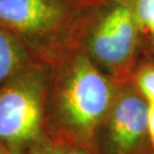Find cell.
<instances>
[{
	"label": "cell",
	"instance_id": "6da1fadb",
	"mask_svg": "<svg viewBox=\"0 0 154 154\" xmlns=\"http://www.w3.org/2000/svg\"><path fill=\"white\" fill-rule=\"evenodd\" d=\"M112 105V87L91 62L79 57L62 93V111L67 123L80 132H90Z\"/></svg>",
	"mask_w": 154,
	"mask_h": 154
},
{
	"label": "cell",
	"instance_id": "7a4b0ae2",
	"mask_svg": "<svg viewBox=\"0 0 154 154\" xmlns=\"http://www.w3.org/2000/svg\"><path fill=\"white\" fill-rule=\"evenodd\" d=\"M41 116V86L35 75H21L0 89V140L20 145L34 139Z\"/></svg>",
	"mask_w": 154,
	"mask_h": 154
},
{
	"label": "cell",
	"instance_id": "3957f363",
	"mask_svg": "<svg viewBox=\"0 0 154 154\" xmlns=\"http://www.w3.org/2000/svg\"><path fill=\"white\" fill-rule=\"evenodd\" d=\"M135 13L125 5L111 8L100 17L90 35V49L100 62L116 66L129 60L137 40Z\"/></svg>",
	"mask_w": 154,
	"mask_h": 154
},
{
	"label": "cell",
	"instance_id": "277c9868",
	"mask_svg": "<svg viewBox=\"0 0 154 154\" xmlns=\"http://www.w3.org/2000/svg\"><path fill=\"white\" fill-rule=\"evenodd\" d=\"M65 16L61 0H0V28L15 34L49 33L61 26Z\"/></svg>",
	"mask_w": 154,
	"mask_h": 154
},
{
	"label": "cell",
	"instance_id": "5b68a950",
	"mask_svg": "<svg viewBox=\"0 0 154 154\" xmlns=\"http://www.w3.org/2000/svg\"><path fill=\"white\" fill-rule=\"evenodd\" d=\"M149 102L135 93L121 95L113 104L110 140L116 154H131L147 134Z\"/></svg>",
	"mask_w": 154,
	"mask_h": 154
},
{
	"label": "cell",
	"instance_id": "8992f818",
	"mask_svg": "<svg viewBox=\"0 0 154 154\" xmlns=\"http://www.w3.org/2000/svg\"><path fill=\"white\" fill-rule=\"evenodd\" d=\"M24 56V48L16 34L0 28V82L18 71Z\"/></svg>",
	"mask_w": 154,
	"mask_h": 154
},
{
	"label": "cell",
	"instance_id": "52a82bcc",
	"mask_svg": "<svg viewBox=\"0 0 154 154\" xmlns=\"http://www.w3.org/2000/svg\"><path fill=\"white\" fill-rule=\"evenodd\" d=\"M135 16L139 26L154 33V0H137Z\"/></svg>",
	"mask_w": 154,
	"mask_h": 154
},
{
	"label": "cell",
	"instance_id": "ba28073f",
	"mask_svg": "<svg viewBox=\"0 0 154 154\" xmlns=\"http://www.w3.org/2000/svg\"><path fill=\"white\" fill-rule=\"evenodd\" d=\"M137 85L149 103H154V67H145L138 73Z\"/></svg>",
	"mask_w": 154,
	"mask_h": 154
},
{
	"label": "cell",
	"instance_id": "9c48e42d",
	"mask_svg": "<svg viewBox=\"0 0 154 154\" xmlns=\"http://www.w3.org/2000/svg\"><path fill=\"white\" fill-rule=\"evenodd\" d=\"M147 135L154 147V103H149V121H147Z\"/></svg>",
	"mask_w": 154,
	"mask_h": 154
},
{
	"label": "cell",
	"instance_id": "30bf717a",
	"mask_svg": "<svg viewBox=\"0 0 154 154\" xmlns=\"http://www.w3.org/2000/svg\"><path fill=\"white\" fill-rule=\"evenodd\" d=\"M0 154H11L2 144H0Z\"/></svg>",
	"mask_w": 154,
	"mask_h": 154
},
{
	"label": "cell",
	"instance_id": "8fae6325",
	"mask_svg": "<svg viewBox=\"0 0 154 154\" xmlns=\"http://www.w3.org/2000/svg\"><path fill=\"white\" fill-rule=\"evenodd\" d=\"M57 154H83V153L78 152V151H69V152H65V153H57Z\"/></svg>",
	"mask_w": 154,
	"mask_h": 154
},
{
	"label": "cell",
	"instance_id": "7c38bea8",
	"mask_svg": "<svg viewBox=\"0 0 154 154\" xmlns=\"http://www.w3.org/2000/svg\"><path fill=\"white\" fill-rule=\"evenodd\" d=\"M153 154H154V153H153Z\"/></svg>",
	"mask_w": 154,
	"mask_h": 154
}]
</instances>
